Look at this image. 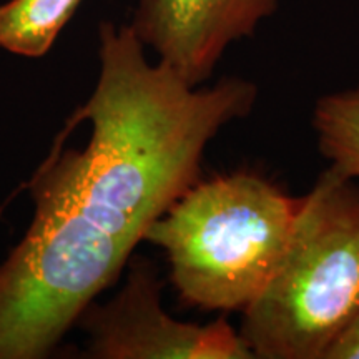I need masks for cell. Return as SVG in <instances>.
Here are the masks:
<instances>
[{
  "instance_id": "obj_3",
  "label": "cell",
  "mask_w": 359,
  "mask_h": 359,
  "mask_svg": "<svg viewBox=\"0 0 359 359\" xmlns=\"http://www.w3.org/2000/svg\"><path fill=\"white\" fill-rule=\"evenodd\" d=\"M359 313V185L326 168L299 200L288 246L240 333L255 359H325Z\"/></svg>"
},
{
  "instance_id": "obj_6",
  "label": "cell",
  "mask_w": 359,
  "mask_h": 359,
  "mask_svg": "<svg viewBox=\"0 0 359 359\" xmlns=\"http://www.w3.org/2000/svg\"><path fill=\"white\" fill-rule=\"evenodd\" d=\"M83 0H8L0 6V48L39 58L52 48Z\"/></svg>"
},
{
  "instance_id": "obj_8",
  "label": "cell",
  "mask_w": 359,
  "mask_h": 359,
  "mask_svg": "<svg viewBox=\"0 0 359 359\" xmlns=\"http://www.w3.org/2000/svg\"><path fill=\"white\" fill-rule=\"evenodd\" d=\"M325 359H359V313L331 343Z\"/></svg>"
},
{
  "instance_id": "obj_4",
  "label": "cell",
  "mask_w": 359,
  "mask_h": 359,
  "mask_svg": "<svg viewBox=\"0 0 359 359\" xmlns=\"http://www.w3.org/2000/svg\"><path fill=\"white\" fill-rule=\"evenodd\" d=\"M155 264L132 257L123 286L110 302L97 299L77 325L87 333L92 359H255L240 331L226 318L208 325L178 321L161 302Z\"/></svg>"
},
{
  "instance_id": "obj_7",
  "label": "cell",
  "mask_w": 359,
  "mask_h": 359,
  "mask_svg": "<svg viewBox=\"0 0 359 359\" xmlns=\"http://www.w3.org/2000/svg\"><path fill=\"white\" fill-rule=\"evenodd\" d=\"M313 128L330 168L359 180V83L318 98Z\"/></svg>"
},
{
  "instance_id": "obj_5",
  "label": "cell",
  "mask_w": 359,
  "mask_h": 359,
  "mask_svg": "<svg viewBox=\"0 0 359 359\" xmlns=\"http://www.w3.org/2000/svg\"><path fill=\"white\" fill-rule=\"evenodd\" d=\"M283 0H140L132 29L158 60L200 87L224 52L251 37Z\"/></svg>"
},
{
  "instance_id": "obj_2",
  "label": "cell",
  "mask_w": 359,
  "mask_h": 359,
  "mask_svg": "<svg viewBox=\"0 0 359 359\" xmlns=\"http://www.w3.org/2000/svg\"><path fill=\"white\" fill-rule=\"evenodd\" d=\"M298 205L255 173L200 178L143 241L165 251L170 280L188 306L243 313L280 266Z\"/></svg>"
},
{
  "instance_id": "obj_1",
  "label": "cell",
  "mask_w": 359,
  "mask_h": 359,
  "mask_svg": "<svg viewBox=\"0 0 359 359\" xmlns=\"http://www.w3.org/2000/svg\"><path fill=\"white\" fill-rule=\"evenodd\" d=\"M98 42L95 88L64 127L88 122L87 145L55 138L27 183L32 223L0 263V359L50 356L148 226L198 182L206 147L257 103L250 80L191 87L151 64L132 25L103 20Z\"/></svg>"
}]
</instances>
